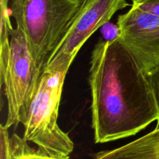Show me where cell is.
<instances>
[{
  "instance_id": "cell-3",
  "label": "cell",
  "mask_w": 159,
  "mask_h": 159,
  "mask_svg": "<svg viewBox=\"0 0 159 159\" xmlns=\"http://www.w3.org/2000/svg\"><path fill=\"white\" fill-rule=\"evenodd\" d=\"M69 68L45 69L27 116L23 123V137L37 150L54 158L69 159L74 143L57 124L58 110L65 77Z\"/></svg>"
},
{
  "instance_id": "cell-13",
  "label": "cell",
  "mask_w": 159,
  "mask_h": 159,
  "mask_svg": "<svg viewBox=\"0 0 159 159\" xmlns=\"http://www.w3.org/2000/svg\"><path fill=\"white\" fill-rule=\"evenodd\" d=\"M9 2H10V0H0V5H1V16H11Z\"/></svg>"
},
{
  "instance_id": "cell-1",
  "label": "cell",
  "mask_w": 159,
  "mask_h": 159,
  "mask_svg": "<svg viewBox=\"0 0 159 159\" xmlns=\"http://www.w3.org/2000/svg\"><path fill=\"white\" fill-rule=\"evenodd\" d=\"M92 127L95 143L134 136L158 119L148 76L119 40L101 39L90 58Z\"/></svg>"
},
{
  "instance_id": "cell-14",
  "label": "cell",
  "mask_w": 159,
  "mask_h": 159,
  "mask_svg": "<svg viewBox=\"0 0 159 159\" xmlns=\"http://www.w3.org/2000/svg\"><path fill=\"white\" fill-rule=\"evenodd\" d=\"M130 1L132 2V3H134V2H135L138 1V0H130Z\"/></svg>"
},
{
  "instance_id": "cell-5",
  "label": "cell",
  "mask_w": 159,
  "mask_h": 159,
  "mask_svg": "<svg viewBox=\"0 0 159 159\" xmlns=\"http://www.w3.org/2000/svg\"><path fill=\"white\" fill-rule=\"evenodd\" d=\"M130 6L127 0H84L72 24L48 60L45 69L69 68L88 39L115 13Z\"/></svg>"
},
{
  "instance_id": "cell-6",
  "label": "cell",
  "mask_w": 159,
  "mask_h": 159,
  "mask_svg": "<svg viewBox=\"0 0 159 159\" xmlns=\"http://www.w3.org/2000/svg\"><path fill=\"white\" fill-rule=\"evenodd\" d=\"M119 40L146 75L159 66V16L132 5L117 18Z\"/></svg>"
},
{
  "instance_id": "cell-7",
  "label": "cell",
  "mask_w": 159,
  "mask_h": 159,
  "mask_svg": "<svg viewBox=\"0 0 159 159\" xmlns=\"http://www.w3.org/2000/svg\"><path fill=\"white\" fill-rule=\"evenodd\" d=\"M93 159H159V127L125 145L97 152Z\"/></svg>"
},
{
  "instance_id": "cell-9",
  "label": "cell",
  "mask_w": 159,
  "mask_h": 159,
  "mask_svg": "<svg viewBox=\"0 0 159 159\" xmlns=\"http://www.w3.org/2000/svg\"><path fill=\"white\" fill-rule=\"evenodd\" d=\"M102 39L105 40H114L119 38L120 30L117 24L107 23L100 28Z\"/></svg>"
},
{
  "instance_id": "cell-4",
  "label": "cell",
  "mask_w": 159,
  "mask_h": 159,
  "mask_svg": "<svg viewBox=\"0 0 159 159\" xmlns=\"http://www.w3.org/2000/svg\"><path fill=\"white\" fill-rule=\"evenodd\" d=\"M0 75L7 100L4 125L9 129L25 121L41 76L24 33L16 26L11 30L9 43L1 44Z\"/></svg>"
},
{
  "instance_id": "cell-11",
  "label": "cell",
  "mask_w": 159,
  "mask_h": 159,
  "mask_svg": "<svg viewBox=\"0 0 159 159\" xmlns=\"http://www.w3.org/2000/svg\"><path fill=\"white\" fill-rule=\"evenodd\" d=\"M132 5L159 16V0H138Z\"/></svg>"
},
{
  "instance_id": "cell-2",
  "label": "cell",
  "mask_w": 159,
  "mask_h": 159,
  "mask_svg": "<svg viewBox=\"0 0 159 159\" xmlns=\"http://www.w3.org/2000/svg\"><path fill=\"white\" fill-rule=\"evenodd\" d=\"M83 2L84 0H10L11 17L24 33L40 75Z\"/></svg>"
},
{
  "instance_id": "cell-8",
  "label": "cell",
  "mask_w": 159,
  "mask_h": 159,
  "mask_svg": "<svg viewBox=\"0 0 159 159\" xmlns=\"http://www.w3.org/2000/svg\"><path fill=\"white\" fill-rule=\"evenodd\" d=\"M0 159H16L21 152L19 141L12 137H9L7 127L4 124L0 127Z\"/></svg>"
},
{
  "instance_id": "cell-10",
  "label": "cell",
  "mask_w": 159,
  "mask_h": 159,
  "mask_svg": "<svg viewBox=\"0 0 159 159\" xmlns=\"http://www.w3.org/2000/svg\"><path fill=\"white\" fill-rule=\"evenodd\" d=\"M147 76L152 87V89H153V93L155 95V100H156L159 112V66L152 70L151 72H149L147 75ZM156 127H159V116L158 120H157Z\"/></svg>"
},
{
  "instance_id": "cell-12",
  "label": "cell",
  "mask_w": 159,
  "mask_h": 159,
  "mask_svg": "<svg viewBox=\"0 0 159 159\" xmlns=\"http://www.w3.org/2000/svg\"><path fill=\"white\" fill-rule=\"evenodd\" d=\"M16 159H63L54 158V157L49 156V155H44L39 152L38 150H34L33 148H30L29 150L26 151L23 154L18 157Z\"/></svg>"
}]
</instances>
